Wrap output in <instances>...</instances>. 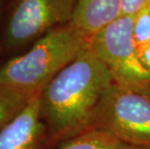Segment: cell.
<instances>
[{"mask_svg": "<svg viewBox=\"0 0 150 149\" xmlns=\"http://www.w3.org/2000/svg\"><path fill=\"white\" fill-rule=\"evenodd\" d=\"M113 81L90 47L63 68L41 93L46 149L85 132Z\"/></svg>", "mask_w": 150, "mask_h": 149, "instance_id": "cell-1", "label": "cell"}, {"mask_svg": "<svg viewBox=\"0 0 150 149\" xmlns=\"http://www.w3.org/2000/svg\"><path fill=\"white\" fill-rule=\"evenodd\" d=\"M89 47V40L71 23L60 25L26 52L0 66V85L25 93L42 92L47 83Z\"/></svg>", "mask_w": 150, "mask_h": 149, "instance_id": "cell-2", "label": "cell"}, {"mask_svg": "<svg viewBox=\"0 0 150 149\" xmlns=\"http://www.w3.org/2000/svg\"><path fill=\"white\" fill-rule=\"evenodd\" d=\"M76 1L6 0L0 28L1 52L14 57L54 28L69 23Z\"/></svg>", "mask_w": 150, "mask_h": 149, "instance_id": "cell-3", "label": "cell"}, {"mask_svg": "<svg viewBox=\"0 0 150 149\" xmlns=\"http://www.w3.org/2000/svg\"><path fill=\"white\" fill-rule=\"evenodd\" d=\"M88 130H102L134 146L150 149V97L113 81Z\"/></svg>", "mask_w": 150, "mask_h": 149, "instance_id": "cell-4", "label": "cell"}, {"mask_svg": "<svg viewBox=\"0 0 150 149\" xmlns=\"http://www.w3.org/2000/svg\"><path fill=\"white\" fill-rule=\"evenodd\" d=\"M134 17L121 16L95 34L89 47L103 61L119 84L146 93L150 74L139 58L133 36Z\"/></svg>", "mask_w": 150, "mask_h": 149, "instance_id": "cell-5", "label": "cell"}, {"mask_svg": "<svg viewBox=\"0 0 150 149\" xmlns=\"http://www.w3.org/2000/svg\"><path fill=\"white\" fill-rule=\"evenodd\" d=\"M41 93L0 130V149H46L47 128L41 113Z\"/></svg>", "mask_w": 150, "mask_h": 149, "instance_id": "cell-6", "label": "cell"}, {"mask_svg": "<svg viewBox=\"0 0 150 149\" xmlns=\"http://www.w3.org/2000/svg\"><path fill=\"white\" fill-rule=\"evenodd\" d=\"M121 0H78L72 20L74 26L90 39L122 16Z\"/></svg>", "mask_w": 150, "mask_h": 149, "instance_id": "cell-7", "label": "cell"}, {"mask_svg": "<svg viewBox=\"0 0 150 149\" xmlns=\"http://www.w3.org/2000/svg\"><path fill=\"white\" fill-rule=\"evenodd\" d=\"M59 146V149H145L126 143L102 130L82 132Z\"/></svg>", "mask_w": 150, "mask_h": 149, "instance_id": "cell-8", "label": "cell"}, {"mask_svg": "<svg viewBox=\"0 0 150 149\" xmlns=\"http://www.w3.org/2000/svg\"><path fill=\"white\" fill-rule=\"evenodd\" d=\"M35 95L0 85V130L17 116Z\"/></svg>", "mask_w": 150, "mask_h": 149, "instance_id": "cell-9", "label": "cell"}, {"mask_svg": "<svg viewBox=\"0 0 150 149\" xmlns=\"http://www.w3.org/2000/svg\"><path fill=\"white\" fill-rule=\"evenodd\" d=\"M133 36L138 49L150 43V0L134 16Z\"/></svg>", "mask_w": 150, "mask_h": 149, "instance_id": "cell-10", "label": "cell"}, {"mask_svg": "<svg viewBox=\"0 0 150 149\" xmlns=\"http://www.w3.org/2000/svg\"><path fill=\"white\" fill-rule=\"evenodd\" d=\"M149 0H121L122 16L134 17Z\"/></svg>", "mask_w": 150, "mask_h": 149, "instance_id": "cell-11", "label": "cell"}, {"mask_svg": "<svg viewBox=\"0 0 150 149\" xmlns=\"http://www.w3.org/2000/svg\"><path fill=\"white\" fill-rule=\"evenodd\" d=\"M139 58L146 71L150 74V43L139 47Z\"/></svg>", "mask_w": 150, "mask_h": 149, "instance_id": "cell-12", "label": "cell"}, {"mask_svg": "<svg viewBox=\"0 0 150 149\" xmlns=\"http://www.w3.org/2000/svg\"><path fill=\"white\" fill-rule=\"evenodd\" d=\"M6 0H0V28H1V18L3 10H4V5H5ZM0 52H1V45H0Z\"/></svg>", "mask_w": 150, "mask_h": 149, "instance_id": "cell-13", "label": "cell"}, {"mask_svg": "<svg viewBox=\"0 0 150 149\" xmlns=\"http://www.w3.org/2000/svg\"><path fill=\"white\" fill-rule=\"evenodd\" d=\"M146 94H147L148 96L150 97V82H149V84L147 85V87H146Z\"/></svg>", "mask_w": 150, "mask_h": 149, "instance_id": "cell-14", "label": "cell"}]
</instances>
